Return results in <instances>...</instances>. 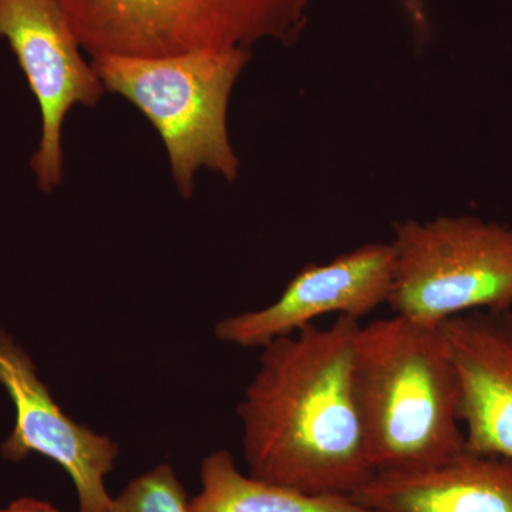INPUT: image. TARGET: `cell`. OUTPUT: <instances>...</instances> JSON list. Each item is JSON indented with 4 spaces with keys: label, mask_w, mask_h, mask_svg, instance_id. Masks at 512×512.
<instances>
[{
    "label": "cell",
    "mask_w": 512,
    "mask_h": 512,
    "mask_svg": "<svg viewBox=\"0 0 512 512\" xmlns=\"http://www.w3.org/2000/svg\"><path fill=\"white\" fill-rule=\"evenodd\" d=\"M360 320L338 316L272 340L238 406L249 474L315 495H349L375 476L353 389Z\"/></svg>",
    "instance_id": "1"
},
{
    "label": "cell",
    "mask_w": 512,
    "mask_h": 512,
    "mask_svg": "<svg viewBox=\"0 0 512 512\" xmlns=\"http://www.w3.org/2000/svg\"><path fill=\"white\" fill-rule=\"evenodd\" d=\"M353 389L375 474L429 470L464 451L460 384L440 325L394 315L360 326Z\"/></svg>",
    "instance_id": "2"
},
{
    "label": "cell",
    "mask_w": 512,
    "mask_h": 512,
    "mask_svg": "<svg viewBox=\"0 0 512 512\" xmlns=\"http://www.w3.org/2000/svg\"><path fill=\"white\" fill-rule=\"evenodd\" d=\"M251 50H194L180 55L92 57L106 92L119 94L156 128L181 197L194 194L201 168L235 181L239 158L228 133L232 89Z\"/></svg>",
    "instance_id": "3"
},
{
    "label": "cell",
    "mask_w": 512,
    "mask_h": 512,
    "mask_svg": "<svg viewBox=\"0 0 512 512\" xmlns=\"http://www.w3.org/2000/svg\"><path fill=\"white\" fill-rule=\"evenodd\" d=\"M84 52L161 57L295 42L312 0H57Z\"/></svg>",
    "instance_id": "4"
},
{
    "label": "cell",
    "mask_w": 512,
    "mask_h": 512,
    "mask_svg": "<svg viewBox=\"0 0 512 512\" xmlns=\"http://www.w3.org/2000/svg\"><path fill=\"white\" fill-rule=\"evenodd\" d=\"M394 315L441 325L477 311L512 309V227L476 215L393 225Z\"/></svg>",
    "instance_id": "5"
},
{
    "label": "cell",
    "mask_w": 512,
    "mask_h": 512,
    "mask_svg": "<svg viewBox=\"0 0 512 512\" xmlns=\"http://www.w3.org/2000/svg\"><path fill=\"white\" fill-rule=\"evenodd\" d=\"M0 39L18 59L42 114V138L30 165L43 192L62 183V127L74 106L99 104L104 89L57 0H0Z\"/></svg>",
    "instance_id": "6"
},
{
    "label": "cell",
    "mask_w": 512,
    "mask_h": 512,
    "mask_svg": "<svg viewBox=\"0 0 512 512\" xmlns=\"http://www.w3.org/2000/svg\"><path fill=\"white\" fill-rule=\"evenodd\" d=\"M0 384L15 406V427L3 441V458L13 463L30 454L55 461L72 478L79 512H109L113 497L106 477L119 457L109 436L76 423L60 409L25 349L0 330Z\"/></svg>",
    "instance_id": "7"
},
{
    "label": "cell",
    "mask_w": 512,
    "mask_h": 512,
    "mask_svg": "<svg viewBox=\"0 0 512 512\" xmlns=\"http://www.w3.org/2000/svg\"><path fill=\"white\" fill-rule=\"evenodd\" d=\"M394 269L392 244H367L328 264L306 265L272 305L220 320L215 336L229 345L262 349L330 313L360 320L389 302Z\"/></svg>",
    "instance_id": "8"
},
{
    "label": "cell",
    "mask_w": 512,
    "mask_h": 512,
    "mask_svg": "<svg viewBox=\"0 0 512 512\" xmlns=\"http://www.w3.org/2000/svg\"><path fill=\"white\" fill-rule=\"evenodd\" d=\"M460 384L464 450L512 460V309L441 323Z\"/></svg>",
    "instance_id": "9"
},
{
    "label": "cell",
    "mask_w": 512,
    "mask_h": 512,
    "mask_svg": "<svg viewBox=\"0 0 512 512\" xmlns=\"http://www.w3.org/2000/svg\"><path fill=\"white\" fill-rule=\"evenodd\" d=\"M372 512H512V460L461 451L416 473H377L352 495Z\"/></svg>",
    "instance_id": "10"
},
{
    "label": "cell",
    "mask_w": 512,
    "mask_h": 512,
    "mask_svg": "<svg viewBox=\"0 0 512 512\" xmlns=\"http://www.w3.org/2000/svg\"><path fill=\"white\" fill-rule=\"evenodd\" d=\"M188 512H372L349 495L306 494L238 470L228 450L204 458Z\"/></svg>",
    "instance_id": "11"
},
{
    "label": "cell",
    "mask_w": 512,
    "mask_h": 512,
    "mask_svg": "<svg viewBox=\"0 0 512 512\" xmlns=\"http://www.w3.org/2000/svg\"><path fill=\"white\" fill-rule=\"evenodd\" d=\"M187 491L170 464L134 478L110 505L109 512H188Z\"/></svg>",
    "instance_id": "12"
},
{
    "label": "cell",
    "mask_w": 512,
    "mask_h": 512,
    "mask_svg": "<svg viewBox=\"0 0 512 512\" xmlns=\"http://www.w3.org/2000/svg\"><path fill=\"white\" fill-rule=\"evenodd\" d=\"M0 512H60L55 505L33 497H22L10 503Z\"/></svg>",
    "instance_id": "13"
}]
</instances>
